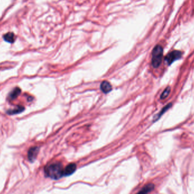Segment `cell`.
Masks as SVG:
<instances>
[{
	"mask_svg": "<svg viewBox=\"0 0 194 194\" xmlns=\"http://www.w3.org/2000/svg\"><path fill=\"white\" fill-rule=\"evenodd\" d=\"M101 89L103 93H108L112 90V86L109 82L103 81L101 84Z\"/></svg>",
	"mask_w": 194,
	"mask_h": 194,
	"instance_id": "obj_7",
	"label": "cell"
},
{
	"mask_svg": "<svg viewBox=\"0 0 194 194\" xmlns=\"http://www.w3.org/2000/svg\"><path fill=\"white\" fill-rule=\"evenodd\" d=\"M25 110V108L21 106H18L14 110H9L7 113L10 114V115H14V114H16V113H21L23 110Z\"/></svg>",
	"mask_w": 194,
	"mask_h": 194,
	"instance_id": "obj_11",
	"label": "cell"
},
{
	"mask_svg": "<svg viewBox=\"0 0 194 194\" xmlns=\"http://www.w3.org/2000/svg\"><path fill=\"white\" fill-rule=\"evenodd\" d=\"M182 53L179 51H174L167 54L165 57V60L166 61L168 64H172L175 60L179 59L181 58Z\"/></svg>",
	"mask_w": 194,
	"mask_h": 194,
	"instance_id": "obj_3",
	"label": "cell"
},
{
	"mask_svg": "<svg viewBox=\"0 0 194 194\" xmlns=\"http://www.w3.org/2000/svg\"><path fill=\"white\" fill-rule=\"evenodd\" d=\"M45 175L47 177L53 179H59L64 176V169L62 165L59 163H53L49 164L45 167L44 169Z\"/></svg>",
	"mask_w": 194,
	"mask_h": 194,
	"instance_id": "obj_1",
	"label": "cell"
},
{
	"mask_svg": "<svg viewBox=\"0 0 194 194\" xmlns=\"http://www.w3.org/2000/svg\"><path fill=\"white\" fill-rule=\"evenodd\" d=\"M170 90H171V89L170 87H167L165 90L164 91L162 92V93L161 95V97H160V98L161 99H165L167 98L169 95L170 94Z\"/></svg>",
	"mask_w": 194,
	"mask_h": 194,
	"instance_id": "obj_12",
	"label": "cell"
},
{
	"mask_svg": "<svg viewBox=\"0 0 194 194\" xmlns=\"http://www.w3.org/2000/svg\"><path fill=\"white\" fill-rule=\"evenodd\" d=\"M4 39L6 42L13 43L15 40V36L13 32H8L4 35Z\"/></svg>",
	"mask_w": 194,
	"mask_h": 194,
	"instance_id": "obj_8",
	"label": "cell"
},
{
	"mask_svg": "<svg viewBox=\"0 0 194 194\" xmlns=\"http://www.w3.org/2000/svg\"><path fill=\"white\" fill-rule=\"evenodd\" d=\"M20 93H21V89L18 87H16L15 89L13 90V91L11 92L10 94L9 95V99L10 100H14L20 94Z\"/></svg>",
	"mask_w": 194,
	"mask_h": 194,
	"instance_id": "obj_10",
	"label": "cell"
},
{
	"mask_svg": "<svg viewBox=\"0 0 194 194\" xmlns=\"http://www.w3.org/2000/svg\"><path fill=\"white\" fill-rule=\"evenodd\" d=\"M163 57V48L161 46L157 45L153 50L151 64L155 68H158L161 64Z\"/></svg>",
	"mask_w": 194,
	"mask_h": 194,
	"instance_id": "obj_2",
	"label": "cell"
},
{
	"mask_svg": "<svg viewBox=\"0 0 194 194\" xmlns=\"http://www.w3.org/2000/svg\"><path fill=\"white\" fill-rule=\"evenodd\" d=\"M154 189V185L152 183H149L146 185L137 194H148Z\"/></svg>",
	"mask_w": 194,
	"mask_h": 194,
	"instance_id": "obj_6",
	"label": "cell"
},
{
	"mask_svg": "<svg viewBox=\"0 0 194 194\" xmlns=\"http://www.w3.org/2000/svg\"><path fill=\"white\" fill-rule=\"evenodd\" d=\"M39 148L37 146L31 148L28 152V158L31 162H33L37 158Z\"/></svg>",
	"mask_w": 194,
	"mask_h": 194,
	"instance_id": "obj_4",
	"label": "cell"
},
{
	"mask_svg": "<svg viewBox=\"0 0 194 194\" xmlns=\"http://www.w3.org/2000/svg\"><path fill=\"white\" fill-rule=\"evenodd\" d=\"M172 106V103H169L166 106H165L162 109L161 111H160V113H158V114H157L155 118L154 119V121H156L157 120H158V119L160 118L163 113H165Z\"/></svg>",
	"mask_w": 194,
	"mask_h": 194,
	"instance_id": "obj_9",
	"label": "cell"
},
{
	"mask_svg": "<svg viewBox=\"0 0 194 194\" xmlns=\"http://www.w3.org/2000/svg\"><path fill=\"white\" fill-rule=\"evenodd\" d=\"M76 170V165L75 163H70L67 165L64 170V176H69L73 174Z\"/></svg>",
	"mask_w": 194,
	"mask_h": 194,
	"instance_id": "obj_5",
	"label": "cell"
}]
</instances>
